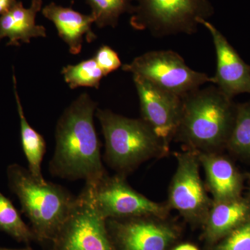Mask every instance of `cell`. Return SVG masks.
Instances as JSON below:
<instances>
[{"instance_id": "2", "label": "cell", "mask_w": 250, "mask_h": 250, "mask_svg": "<svg viewBox=\"0 0 250 250\" xmlns=\"http://www.w3.org/2000/svg\"><path fill=\"white\" fill-rule=\"evenodd\" d=\"M180 122L175 138L188 149L216 152L228 144L236 105L216 85L198 88L182 97Z\"/></svg>"}, {"instance_id": "15", "label": "cell", "mask_w": 250, "mask_h": 250, "mask_svg": "<svg viewBox=\"0 0 250 250\" xmlns=\"http://www.w3.org/2000/svg\"><path fill=\"white\" fill-rule=\"evenodd\" d=\"M42 0H31L29 8L18 1L12 9L0 16V42L9 39L8 45L29 43L33 38L47 36L45 27L36 24V17L42 9Z\"/></svg>"}, {"instance_id": "9", "label": "cell", "mask_w": 250, "mask_h": 250, "mask_svg": "<svg viewBox=\"0 0 250 250\" xmlns=\"http://www.w3.org/2000/svg\"><path fill=\"white\" fill-rule=\"evenodd\" d=\"M51 250H118L108 233L106 222L83 190L54 238Z\"/></svg>"}, {"instance_id": "14", "label": "cell", "mask_w": 250, "mask_h": 250, "mask_svg": "<svg viewBox=\"0 0 250 250\" xmlns=\"http://www.w3.org/2000/svg\"><path fill=\"white\" fill-rule=\"evenodd\" d=\"M197 154L200 165L205 170L207 187L212 194L213 202L239 198L242 178L232 163L217 152H197Z\"/></svg>"}, {"instance_id": "26", "label": "cell", "mask_w": 250, "mask_h": 250, "mask_svg": "<svg viewBox=\"0 0 250 250\" xmlns=\"http://www.w3.org/2000/svg\"><path fill=\"white\" fill-rule=\"evenodd\" d=\"M0 250H34L31 248L30 247H26L24 248H21V249H11V248H1L0 247Z\"/></svg>"}, {"instance_id": "18", "label": "cell", "mask_w": 250, "mask_h": 250, "mask_svg": "<svg viewBox=\"0 0 250 250\" xmlns=\"http://www.w3.org/2000/svg\"><path fill=\"white\" fill-rule=\"evenodd\" d=\"M0 231L12 237L16 241L29 246L39 242L30 227L23 221L18 210L9 199L0 192Z\"/></svg>"}, {"instance_id": "6", "label": "cell", "mask_w": 250, "mask_h": 250, "mask_svg": "<svg viewBox=\"0 0 250 250\" xmlns=\"http://www.w3.org/2000/svg\"><path fill=\"white\" fill-rule=\"evenodd\" d=\"M83 191L97 212L105 220L154 216L165 218L170 208L153 202L135 190L125 176H104L93 183H85Z\"/></svg>"}, {"instance_id": "22", "label": "cell", "mask_w": 250, "mask_h": 250, "mask_svg": "<svg viewBox=\"0 0 250 250\" xmlns=\"http://www.w3.org/2000/svg\"><path fill=\"white\" fill-rule=\"evenodd\" d=\"M223 239L213 250H250V218Z\"/></svg>"}, {"instance_id": "25", "label": "cell", "mask_w": 250, "mask_h": 250, "mask_svg": "<svg viewBox=\"0 0 250 250\" xmlns=\"http://www.w3.org/2000/svg\"><path fill=\"white\" fill-rule=\"evenodd\" d=\"M173 250H200L196 246L190 243H182L174 248Z\"/></svg>"}, {"instance_id": "16", "label": "cell", "mask_w": 250, "mask_h": 250, "mask_svg": "<svg viewBox=\"0 0 250 250\" xmlns=\"http://www.w3.org/2000/svg\"><path fill=\"white\" fill-rule=\"evenodd\" d=\"M250 218V202L241 197L213 202L204 225L206 241L213 244Z\"/></svg>"}, {"instance_id": "17", "label": "cell", "mask_w": 250, "mask_h": 250, "mask_svg": "<svg viewBox=\"0 0 250 250\" xmlns=\"http://www.w3.org/2000/svg\"><path fill=\"white\" fill-rule=\"evenodd\" d=\"M15 97L20 123H21V142L23 152L24 153L28 163V170L31 175L39 183H45L47 182L44 179L41 170V164L43 160L46 152V143L42 135L36 131L28 123L24 116V111L17 90V82L16 77L13 76Z\"/></svg>"}, {"instance_id": "8", "label": "cell", "mask_w": 250, "mask_h": 250, "mask_svg": "<svg viewBox=\"0 0 250 250\" xmlns=\"http://www.w3.org/2000/svg\"><path fill=\"white\" fill-rule=\"evenodd\" d=\"M174 155L177 166L169 188L167 207L190 223L204 224L213 202L200 177L198 154L188 149Z\"/></svg>"}, {"instance_id": "23", "label": "cell", "mask_w": 250, "mask_h": 250, "mask_svg": "<svg viewBox=\"0 0 250 250\" xmlns=\"http://www.w3.org/2000/svg\"><path fill=\"white\" fill-rule=\"evenodd\" d=\"M93 58L103 70L104 76L122 66L121 61L118 53L107 45L100 47Z\"/></svg>"}, {"instance_id": "19", "label": "cell", "mask_w": 250, "mask_h": 250, "mask_svg": "<svg viewBox=\"0 0 250 250\" xmlns=\"http://www.w3.org/2000/svg\"><path fill=\"white\" fill-rule=\"evenodd\" d=\"M133 0H85L91 9V14L98 28L116 27L120 16L131 14L134 9Z\"/></svg>"}, {"instance_id": "24", "label": "cell", "mask_w": 250, "mask_h": 250, "mask_svg": "<svg viewBox=\"0 0 250 250\" xmlns=\"http://www.w3.org/2000/svg\"><path fill=\"white\" fill-rule=\"evenodd\" d=\"M17 2V0H0V16L12 9Z\"/></svg>"}, {"instance_id": "20", "label": "cell", "mask_w": 250, "mask_h": 250, "mask_svg": "<svg viewBox=\"0 0 250 250\" xmlns=\"http://www.w3.org/2000/svg\"><path fill=\"white\" fill-rule=\"evenodd\" d=\"M64 80L71 89L81 86L93 87L98 89L104 77L95 59L83 61L77 65H68L62 71Z\"/></svg>"}, {"instance_id": "21", "label": "cell", "mask_w": 250, "mask_h": 250, "mask_svg": "<svg viewBox=\"0 0 250 250\" xmlns=\"http://www.w3.org/2000/svg\"><path fill=\"white\" fill-rule=\"evenodd\" d=\"M227 146L238 155L250 157V100L236 105L234 123Z\"/></svg>"}, {"instance_id": "5", "label": "cell", "mask_w": 250, "mask_h": 250, "mask_svg": "<svg viewBox=\"0 0 250 250\" xmlns=\"http://www.w3.org/2000/svg\"><path fill=\"white\" fill-rule=\"evenodd\" d=\"M131 27L149 31L156 37L196 33L198 19L214 13L209 0H134Z\"/></svg>"}, {"instance_id": "12", "label": "cell", "mask_w": 250, "mask_h": 250, "mask_svg": "<svg viewBox=\"0 0 250 250\" xmlns=\"http://www.w3.org/2000/svg\"><path fill=\"white\" fill-rule=\"evenodd\" d=\"M197 21L209 31L215 46L217 67L212 83L231 99L240 94H250V65L213 24L205 19Z\"/></svg>"}, {"instance_id": "7", "label": "cell", "mask_w": 250, "mask_h": 250, "mask_svg": "<svg viewBox=\"0 0 250 250\" xmlns=\"http://www.w3.org/2000/svg\"><path fill=\"white\" fill-rule=\"evenodd\" d=\"M122 69L180 97L206 83H213L212 77L192 70L179 54L171 50L147 52L122 65Z\"/></svg>"}, {"instance_id": "3", "label": "cell", "mask_w": 250, "mask_h": 250, "mask_svg": "<svg viewBox=\"0 0 250 250\" xmlns=\"http://www.w3.org/2000/svg\"><path fill=\"white\" fill-rule=\"evenodd\" d=\"M11 191L19 200L39 242H52L76 204L77 197L62 186L39 183L28 169L14 164L6 170Z\"/></svg>"}, {"instance_id": "11", "label": "cell", "mask_w": 250, "mask_h": 250, "mask_svg": "<svg viewBox=\"0 0 250 250\" xmlns=\"http://www.w3.org/2000/svg\"><path fill=\"white\" fill-rule=\"evenodd\" d=\"M142 119L169 147L175 138L182 114V97L156 86L142 77L133 76Z\"/></svg>"}, {"instance_id": "1", "label": "cell", "mask_w": 250, "mask_h": 250, "mask_svg": "<svg viewBox=\"0 0 250 250\" xmlns=\"http://www.w3.org/2000/svg\"><path fill=\"white\" fill-rule=\"evenodd\" d=\"M97 103L82 93L66 108L57 123L56 146L49 171L54 177L93 183L107 174L101 143L94 124Z\"/></svg>"}, {"instance_id": "10", "label": "cell", "mask_w": 250, "mask_h": 250, "mask_svg": "<svg viewBox=\"0 0 250 250\" xmlns=\"http://www.w3.org/2000/svg\"><path fill=\"white\" fill-rule=\"evenodd\" d=\"M154 216L108 219L106 227L118 250H167L177 239V229Z\"/></svg>"}, {"instance_id": "13", "label": "cell", "mask_w": 250, "mask_h": 250, "mask_svg": "<svg viewBox=\"0 0 250 250\" xmlns=\"http://www.w3.org/2000/svg\"><path fill=\"white\" fill-rule=\"evenodd\" d=\"M44 17L54 23L59 37L68 45L70 53L76 55L82 51L83 36L88 42L97 39L92 31L95 18L91 14L84 15L72 7H63L52 2L42 9Z\"/></svg>"}, {"instance_id": "4", "label": "cell", "mask_w": 250, "mask_h": 250, "mask_svg": "<svg viewBox=\"0 0 250 250\" xmlns=\"http://www.w3.org/2000/svg\"><path fill=\"white\" fill-rule=\"evenodd\" d=\"M105 140L104 159L118 174L126 175L152 158L166 155L169 147L142 118L133 119L110 110H96Z\"/></svg>"}]
</instances>
